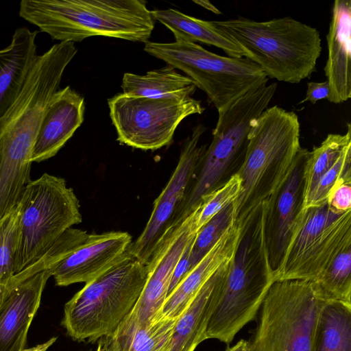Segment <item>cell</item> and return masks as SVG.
<instances>
[{
  "instance_id": "6da1fadb",
  "label": "cell",
  "mask_w": 351,
  "mask_h": 351,
  "mask_svg": "<svg viewBox=\"0 0 351 351\" xmlns=\"http://www.w3.org/2000/svg\"><path fill=\"white\" fill-rule=\"evenodd\" d=\"M77 52L61 42L38 55L18 96L0 118V214L16 207L30 180L33 147L63 73Z\"/></svg>"
},
{
  "instance_id": "7a4b0ae2",
  "label": "cell",
  "mask_w": 351,
  "mask_h": 351,
  "mask_svg": "<svg viewBox=\"0 0 351 351\" xmlns=\"http://www.w3.org/2000/svg\"><path fill=\"white\" fill-rule=\"evenodd\" d=\"M146 4L143 0H22L19 14L60 43L101 36L145 43L155 21Z\"/></svg>"
},
{
  "instance_id": "3957f363",
  "label": "cell",
  "mask_w": 351,
  "mask_h": 351,
  "mask_svg": "<svg viewBox=\"0 0 351 351\" xmlns=\"http://www.w3.org/2000/svg\"><path fill=\"white\" fill-rule=\"evenodd\" d=\"M265 202L241 226L218 302L208 322L206 338L230 343L254 319L274 282L265 241Z\"/></svg>"
},
{
  "instance_id": "277c9868",
  "label": "cell",
  "mask_w": 351,
  "mask_h": 351,
  "mask_svg": "<svg viewBox=\"0 0 351 351\" xmlns=\"http://www.w3.org/2000/svg\"><path fill=\"white\" fill-rule=\"evenodd\" d=\"M298 115L278 106L254 119L248 145L236 172L241 189L234 202V223L241 227L283 183L301 148Z\"/></svg>"
},
{
  "instance_id": "5b68a950",
  "label": "cell",
  "mask_w": 351,
  "mask_h": 351,
  "mask_svg": "<svg viewBox=\"0 0 351 351\" xmlns=\"http://www.w3.org/2000/svg\"><path fill=\"white\" fill-rule=\"evenodd\" d=\"M213 23L268 78L298 84L315 71L322 51L315 27L291 16L265 21L239 16Z\"/></svg>"
},
{
  "instance_id": "8992f818",
  "label": "cell",
  "mask_w": 351,
  "mask_h": 351,
  "mask_svg": "<svg viewBox=\"0 0 351 351\" xmlns=\"http://www.w3.org/2000/svg\"><path fill=\"white\" fill-rule=\"evenodd\" d=\"M147 276L146 265L126 251L123 259L66 303L62 325L68 335L80 341L110 335L134 306Z\"/></svg>"
},
{
  "instance_id": "52a82bcc",
  "label": "cell",
  "mask_w": 351,
  "mask_h": 351,
  "mask_svg": "<svg viewBox=\"0 0 351 351\" xmlns=\"http://www.w3.org/2000/svg\"><path fill=\"white\" fill-rule=\"evenodd\" d=\"M276 89V82L252 89L218 110L212 141L201 157L175 223L186 218L205 196L222 185L229 170L241 165L251 123L268 108Z\"/></svg>"
},
{
  "instance_id": "ba28073f",
  "label": "cell",
  "mask_w": 351,
  "mask_h": 351,
  "mask_svg": "<svg viewBox=\"0 0 351 351\" xmlns=\"http://www.w3.org/2000/svg\"><path fill=\"white\" fill-rule=\"evenodd\" d=\"M144 50L185 73L217 111L249 90L266 85L269 80L250 59L220 56L195 43L147 41Z\"/></svg>"
},
{
  "instance_id": "9c48e42d",
  "label": "cell",
  "mask_w": 351,
  "mask_h": 351,
  "mask_svg": "<svg viewBox=\"0 0 351 351\" xmlns=\"http://www.w3.org/2000/svg\"><path fill=\"white\" fill-rule=\"evenodd\" d=\"M18 207L16 274L36 262L67 229L82 220L73 189L64 179L46 173L26 185Z\"/></svg>"
},
{
  "instance_id": "30bf717a",
  "label": "cell",
  "mask_w": 351,
  "mask_h": 351,
  "mask_svg": "<svg viewBox=\"0 0 351 351\" xmlns=\"http://www.w3.org/2000/svg\"><path fill=\"white\" fill-rule=\"evenodd\" d=\"M322 302L310 281H274L260 308L248 351H313L314 330Z\"/></svg>"
},
{
  "instance_id": "8fae6325",
  "label": "cell",
  "mask_w": 351,
  "mask_h": 351,
  "mask_svg": "<svg viewBox=\"0 0 351 351\" xmlns=\"http://www.w3.org/2000/svg\"><path fill=\"white\" fill-rule=\"evenodd\" d=\"M351 242V210L332 209L327 202L300 213L274 281H312Z\"/></svg>"
},
{
  "instance_id": "7c38bea8",
  "label": "cell",
  "mask_w": 351,
  "mask_h": 351,
  "mask_svg": "<svg viewBox=\"0 0 351 351\" xmlns=\"http://www.w3.org/2000/svg\"><path fill=\"white\" fill-rule=\"evenodd\" d=\"M110 117L121 143L156 150L171 143L186 117L203 113L201 101L191 96L145 97L119 93L108 99Z\"/></svg>"
},
{
  "instance_id": "4fadbf2b",
  "label": "cell",
  "mask_w": 351,
  "mask_h": 351,
  "mask_svg": "<svg viewBox=\"0 0 351 351\" xmlns=\"http://www.w3.org/2000/svg\"><path fill=\"white\" fill-rule=\"evenodd\" d=\"M206 128L197 124L184 141L178 165L169 180L155 199L150 217L138 239L127 250L128 255L147 265L156 245L175 223L207 146L199 145Z\"/></svg>"
},
{
  "instance_id": "5bb4252c",
  "label": "cell",
  "mask_w": 351,
  "mask_h": 351,
  "mask_svg": "<svg viewBox=\"0 0 351 351\" xmlns=\"http://www.w3.org/2000/svg\"><path fill=\"white\" fill-rule=\"evenodd\" d=\"M199 209V204L186 218L171 226L160 239L146 265L144 287L126 318L145 323L161 316L174 268L198 231Z\"/></svg>"
},
{
  "instance_id": "9a60e30c",
  "label": "cell",
  "mask_w": 351,
  "mask_h": 351,
  "mask_svg": "<svg viewBox=\"0 0 351 351\" xmlns=\"http://www.w3.org/2000/svg\"><path fill=\"white\" fill-rule=\"evenodd\" d=\"M310 151L301 147L283 183L265 202V241L274 273L278 269L304 202L303 173Z\"/></svg>"
},
{
  "instance_id": "2e32d148",
  "label": "cell",
  "mask_w": 351,
  "mask_h": 351,
  "mask_svg": "<svg viewBox=\"0 0 351 351\" xmlns=\"http://www.w3.org/2000/svg\"><path fill=\"white\" fill-rule=\"evenodd\" d=\"M132 242L126 232L88 234L86 241L56 267L52 276L58 286L88 283L123 259Z\"/></svg>"
},
{
  "instance_id": "e0dca14e",
  "label": "cell",
  "mask_w": 351,
  "mask_h": 351,
  "mask_svg": "<svg viewBox=\"0 0 351 351\" xmlns=\"http://www.w3.org/2000/svg\"><path fill=\"white\" fill-rule=\"evenodd\" d=\"M55 269L38 272L10 288L0 308V351H23L43 291Z\"/></svg>"
},
{
  "instance_id": "ac0fdd59",
  "label": "cell",
  "mask_w": 351,
  "mask_h": 351,
  "mask_svg": "<svg viewBox=\"0 0 351 351\" xmlns=\"http://www.w3.org/2000/svg\"><path fill=\"white\" fill-rule=\"evenodd\" d=\"M84 97L69 86L53 96L41 121L31 160L40 162L55 155L82 125Z\"/></svg>"
},
{
  "instance_id": "d6986e66",
  "label": "cell",
  "mask_w": 351,
  "mask_h": 351,
  "mask_svg": "<svg viewBox=\"0 0 351 351\" xmlns=\"http://www.w3.org/2000/svg\"><path fill=\"white\" fill-rule=\"evenodd\" d=\"M328 57L324 69L328 100L342 104L351 97V1L336 0L326 36Z\"/></svg>"
},
{
  "instance_id": "ffe728a7",
  "label": "cell",
  "mask_w": 351,
  "mask_h": 351,
  "mask_svg": "<svg viewBox=\"0 0 351 351\" xmlns=\"http://www.w3.org/2000/svg\"><path fill=\"white\" fill-rule=\"evenodd\" d=\"M241 232V228L236 223L224 232L209 252L167 297L161 315L178 318L182 314L206 282L221 267L232 259Z\"/></svg>"
},
{
  "instance_id": "44dd1931",
  "label": "cell",
  "mask_w": 351,
  "mask_h": 351,
  "mask_svg": "<svg viewBox=\"0 0 351 351\" xmlns=\"http://www.w3.org/2000/svg\"><path fill=\"white\" fill-rule=\"evenodd\" d=\"M230 261L221 267L206 282L178 317L165 351H194L206 339L208 322L218 302Z\"/></svg>"
},
{
  "instance_id": "7402d4cb",
  "label": "cell",
  "mask_w": 351,
  "mask_h": 351,
  "mask_svg": "<svg viewBox=\"0 0 351 351\" xmlns=\"http://www.w3.org/2000/svg\"><path fill=\"white\" fill-rule=\"evenodd\" d=\"M38 31L17 28L10 44L0 49V118L12 107L38 56Z\"/></svg>"
},
{
  "instance_id": "603a6c76",
  "label": "cell",
  "mask_w": 351,
  "mask_h": 351,
  "mask_svg": "<svg viewBox=\"0 0 351 351\" xmlns=\"http://www.w3.org/2000/svg\"><path fill=\"white\" fill-rule=\"evenodd\" d=\"M178 319L161 315L138 323L125 317L99 343L103 351H165Z\"/></svg>"
},
{
  "instance_id": "cb8c5ba5",
  "label": "cell",
  "mask_w": 351,
  "mask_h": 351,
  "mask_svg": "<svg viewBox=\"0 0 351 351\" xmlns=\"http://www.w3.org/2000/svg\"><path fill=\"white\" fill-rule=\"evenodd\" d=\"M151 14L154 20L171 30L176 40L199 42L219 48L229 57H245L244 52L213 21L199 19L171 8L153 10Z\"/></svg>"
},
{
  "instance_id": "d4e9b609",
  "label": "cell",
  "mask_w": 351,
  "mask_h": 351,
  "mask_svg": "<svg viewBox=\"0 0 351 351\" xmlns=\"http://www.w3.org/2000/svg\"><path fill=\"white\" fill-rule=\"evenodd\" d=\"M121 88L123 93L137 97H165L191 96L197 90L195 83L188 76L178 73L171 66H167L140 75L125 73Z\"/></svg>"
},
{
  "instance_id": "484cf974",
  "label": "cell",
  "mask_w": 351,
  "mask_h": 351,
  "mask_svg": "<svg viewBox=\"0 0 351 351\" xmlns=\"http://www.w3.org/2000/svg\"><path fill=\"white\" fill-rule=\"evenodd\" d=\"M313 351H351V303L322 302L314 330Z\"/></svg>"
},
{
  "instance_id": "4316f807",
  "label": "cell",
  "mask_w": 351,
  "mask_h": 351,
  "mask_svg": "<svg viewBox=\"0 0 351 351\" xmlns=\"http://www.w3.org/2000/svg\"><path fill=\"white\" fill-rule=\"evenodd\" d=\"M310 282L320 300L351 303V242L346 244L331 263Z\"/></svg>"
},
{
  "instance_id": "83f0119b",
  "label": "cell",
  "mask_w": 351,
  "mask_h": 351,
  "mask_svg": "<svg viewBox=\"0 0 351 351\" xmlns=\"http://www.w3.org/2000/svg\"><path fill=\"white\" fill-rule=\"evenodd\" d=\"M350 145L351 125L348 123L346 134H329L319 146L314 147L310 152L303 173L304 202L320 178L334 165L344 149Z\"/></svg>"
},
{
  "instance_id": "f1b7e54d",
  "label": "cell",
  "mask_w": 351,
  "mask_h": 351,
  "mask_svg": "<svg viewBox=\"0 0 351 351\" xmlns=\"http://www.w3.org/2000/svg\"><path fill=\"white\" fill-rule=\"evenodd\" d=\"M18 205L0 221V285L9 287L16 274L19 240Z\"/></svg>"
},
{
  "instance_id": "f546056e",
  "label": "cell",
  "mask_w": 351,
  "mask_h": 351,
  "mask_svg": "<svg viewBox=\"0 0 351 351\" xmlns=\"http://www.w3.org/2000/svg\"><path fill=\"white\" fill-rule=\"evenodd\" d=\"M234 202H232L197 231L191 250V270L209 252L224 232L234 223Z\"/></svg>"
},
{
  "instance_id": "4dcf8cb0",
  "label": "cell",
  "mask_w": 351,
  "mask_h": 351,
  "mask_svg": "<svg viewBox=\"0 0 351 351\" xmlns=\"http://www.w3.org/2000/svg\"><path fill=\"white\" fill-rule=\"evenodd\" d=\"M344 182H351V145L344 149L334 165L320 178L304 202L302 209L319 206L327 202L332 189Z\"/></svg>"
},
{
  "instance_id": "1f68e13d",
  "label": "cell",
  "mask_w": 351,
  "mask_h": 351,
  "mask_svg": "<svg viewBox=\"0 0 351 351\" xmlns=\"http://www.w3.org/2000/svg\"><path fill=\"white\" fill-rule=\"evenodd\" d=\"M241 189V178L235 173L219 188L205 196L199 203L197 219V230H199L214 216L234 202L239 196Z\"/></svg>"
},
{
  "instance_id": "d6a6232c",
  "label": "cell",
  "mask_w": 351,
  "mask_h": 351,
  "mask_svg": "<svg viewBox=\"0 0 351 351\" xmlns=\"http://www.w3.org/2000/svg\"><path fill=\"white\" fill-rule=\"evenodd\" d=\"M328 203L336 211L343 213L351 210V182L336 186L331 191Z\"/></svg>"
},
{
  "instance_id": "836d02e7",
  "label": "cell",
  "mask_w": 351,
  "mask_h": 351,
  "mask_svg": "<svg viewBox=\"0 0 351 351\" xmlns=\"http://www.w3.org/2000/svg\"><path fill=\"white\" fill-rule=\"evenodd\" d=\"M195 238L186 246L174 268L168 289L167 296L173 291L191 269L190 254Z\"/></svg>"
},
{
  "instance_id": "e575fe53",
  "label": "cell",
  "mask_w": 351,
  "mask_h": 351,
  "mask_svg": "<svg viewBox=\"0 0 351 351\" xmlns=\"http://www.w3.org/2000/svg\"><path fill=\"white\" fill-rule=\"evenodd\" d=\"M329 95V86L327 81L317 82H311L307 83L306 96L299 104L310 101L315 104L317 101L328 99Z\"/></svg>"
},
{
  "instance_id": "d590c367",
  "label": "cell",
  "mask_w": 351,
  "mask_h": 351,
  "mask_svg": "<svg viewBox=\"0 0 351 351\" xmlns=\"http://www.w3.org/2000/svg\"><path fill=\"white\" fill-rule=\"evenodd\" d=\"M193 1L196 4L205 8L206 10L210 11L215 14H221V12L208 0H193Z\"/></svg>"
},
{
  "instance_id": "8d00e7d4",
  "label": "cell",
  "mask_w": 351,
  "mask_h": 351,
  "mask_svg": "<svg viewBox=\"0 0 351 351\" xmlns=\"http://www.w3.org/2000/svg\"><path fill=\"white\" fill-rule=\"evenodd\" d=\"M249 342L245 339L239 341L234 346L228 348L226 351H248Z\"/></svg>"
},
{
  "instance_id": "74e56055",
  "label": "cell",
  "mask_w": 351,
  "mask_h": 351,
  "mask_svg": "<svg viewBox=\"0 0 351 351\" xmlns=\"http://www.w3.org/2000/svg\"><path fill=\"white\" fill-rule=\"evenodd\" d=\"M10 287L0 285V308L7 296Z\"/></svg>"
},
{
  "instance_id": "f35d334b",
  "label": "cell",
  "mask_w": 351,
  "mask_h": 351,
  "mask_svg": "<svg viewBox=\"0 0 351 351\" xmlns=\"http://www.w3.org/2000/svg\"><path fill=\"white\" fill-rule=\"evenodd\" d=\"M96 351H103V349H102V347H101V345L99 343L98 344V347L97 348V350Z\"/></svg>"
}]
</instances>
